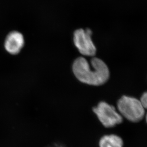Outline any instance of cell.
<instances>
[{
  "label": "cell",
  "instance_id": "obj_1",
  "mask_svg": "<svg viewBox=\"0 0 147 147\" xmlns=\"http://www.w3.org/2000/svg\"><path fill=\"white\" fill-rule=\"evenodd\" d=\"M90 65L85 59L78 57L72 65V70L77 78L82 83L92 86H100L107 82L110 72L106 64L94 57Z\"/></svg>",
  "mask_w": 147,
  "mask_h": 147
},
{
  "label": "cell",
  "instance_id": "obj_2",
  "mask_svg": "<svg viewBox=\"0 0 147 147\" xmlns=\"http://www.w3.org/2000/svg\"><path fill=\"white\" fill-rule=\"evenodd\" d=\"M117 105L121 115L131 122H139L144 117L145 110L140 100L136 98L123 96L118 101Z\"/></svg>",
  "mask_w": 147,
  "mask_h": 147
},
{
  "label": "cell",
  "instance_id": "obj_3",
  "mask_svg": "<svg viewBox=\"0 0 147 147\" xmlns=\"http://www.w3.org/2000/svg\"><path fill=\"white\" fill-rule=\"evenodd\" d=\"M99 120L106 128H111L122 122V116L117 112L113 105L105 102H100L93 108Z\"/></svg>",
  "mask_w": 147,
  "mask_h": 147
},
{
  "label": "cell",
  "instance_id": "obj_4",
  "mask_svg": "<svg viewBox=\"0 0 147 147\" xmlns=\"http://www.w3.org/2000/svg\"><path fill=\"white\" fill-rule=\"evenodd\" d=\"M92 31L89 28L79 29L74 33V42L81 54L92 56L96 53V48L92 39Z\"/></svg>",
  "mask_w": 147,
  "mask_h": 147
},
{
  "label": "cell",
  "instance_id": "obj_5",
  "mask_svg": "<svg viewBox=\"0 0 147 147\" xmlns=\"http://www.w3.org/2000/svg\"><path fill=\"white\" fill-rule=\"evenodd\" d=\"M24 44V38L22 33L13 31L6 36L4 41V48L10 54L16 55L21 51Z\"/></svg>",
  "mask_w": 147,
  "mask_h": 147
},
{
  "label": "cell",
  "instance_id": "obj_6",
  "mask_svg": "<svg viewBox=\"0 0 147 147\" xmlns=\"http://www.w3.org/2000/svg\"><path fill=\"white\" fill-rule=\"evenodd\" d=\"M123 144L122 139L116 135L103 136L99 143L100 147H123Z\"/></svg>",
  "mask_w": 147,
  "mask_h": 147
},
{
  "label": "cell",
  "instance_id": "obj_7",
  "mask_svg": "<svg viewBox=\"0 0 147 147\" xmlns=\"http://www.w3.org/2000/svg\"><path fill=\"white\" fill-rule=\"evenodd\" d=\"M140 100L145 110H147V92L143 93ZM146 120L147 123V112L146 115Z\"/></svg>",
  "mask_w": 147,
  "mask_h": 147
}]
</instances>
